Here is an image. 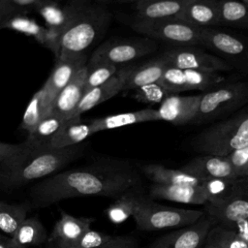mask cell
<instances>
[{
	"label": "cell",
	"mask_w": 248,
	"mask_h": 248,
	"mask_svg": "<svg viewBox=\"0 0 248 248\" xmlns=\"http://www.w3.org/2000/svg\"><path fill=\"white\" fill-rule=\"evenodd\" d=\"M202 248H220V247L218 245H216L215 243H213V242H211V241L206 239V241H205L204 245L202 246Z\"/></svg>",
	"instance_id": "f6af8a7d"
},
{
	"label": "cell",
	"mask_w": 248,
	"mask_h": 248,
	"mask_svg": "<svg viewBox=\"0 0 248 248\" xmlns=\"http://www.w3.org/2000/svg\"><path fill=\"white\" fill-rule=\"evenodd\" d=\"M170 95L166 87L159 81L150 84H146L135 89L134 98L141 103L155 105L161 103Z\"/></svg>",
	"instance_id": "74e56055"
},
{
	"label": "cell",
	"mask_w": 248,
	"mask_h": 248,
	"mask_svg": "<svg viewBox=\"0 0 248 248\" xmlns=\"http://www.w3.org/2000/svg\"><path fill=\"white\" fill-rule=\"evenodd\" d=\"M201 99L202 94L189 96L179 94L169 95L158 108L160 120L174 125L194 123L199 111Z\"/></svg>",
	"instance_id": "5bb4252c"
},
{
	"label": "cell",
	"mask_w": 248,
	"mask_h": 248,
	"mask_svg": "<svg viewBox=\"0 0 248 248\" xmlns=\"http://www.w3.org/2000/svg\"><path fill=\"white\" fill-rule=\"evenodd\" d=\"M85 61L86 58L84 53L58 56L45 84L56 97V95L72 80L77 73L86 65Z\"/></svg>",
	"instance_id": "44dd1931"
},
{
	"label": "cell",
	"mask_w": 248,
	"mask_h": 248,
	"mask_svg": "<svg viewBox=\"0 0 248 248\" xmlns=\"http://www.w3.org/2000/svg\"><path fill=\"white\" fill-rule=\"evenodd\" d=\"M181 170L202 179L237 178V175L226 156L210 154L197 156L183 165Z\"/></svg>",
	"instance_id": "ac0fdd59"
},
{
	"label": "cell",
	"mask_w": 248,
	"mask_h": 248,
	"mask_svg": "<svg viewBox=\"0 0 248 248\" xmlns=\"http://www.w3.org/2000/svg\"><path fill=\"white\" fill-rule=\"evenodd\" d=\"M220 26L248 29V4L241 0H218Z\"/></svg>",
	"instance_id": "4dcf8cb0"
},
{
	"label": "cell",
	"mask_w": 248,
	"mask_h": 248,
	"mask_svg": "<svg viewBox=\"0 0 248 248\" xmlns=\"http://www.w3.org/2000/svg\"><path fill=\"white\" fill-rule=\"evenodd\" d=\"M109 16L106 11L100 8L84 7L63 33L57 57L84 53V50L91 46L106 28Z\"/></svg>",
	"instance_id": "5b68a950"
},
{
	"label": "cell",
	"mask_w": 248,
	"mask_h": 248,
	"mask_svg": "<svg viewBox=\"0 0 248 248\" xmlns=\"http://www.w3.org/2000/svg\"><path fill=\"white\" fill-rule=\"evenodd\" d=\"M8 0H0V7H3L6 3H7Z\"/></svg>",
	"instance_id": "7dc6e473"
},
{
	"label": "cell",
	"mask_w": 248,
	"mask_h": 248,
	"mask_svg": "<svg viewBox=\"0 0 248 248\" xmlns=\"http://www.w3.org/2000/svg\"><path fill=\"white\" fill-rule=\"evenodd\" d=\"M86 74L87 64L83 66L72 80L56 95L51 109L52 111L65 118L76 117L75 112L84 95Z\"/></svg>",
	"instance_id": "ffe728a7"
},
{
	"label": "cell",
	"mask_w": 248,
	"mask_h": 248,
	"mask_svg": "<svg viewBox=\"0 0 248 248\" xmlns=\"http://www.w3.org/2000/svg\"><path fill=\"white\" fill-rule=\"evenodd\" d=\"M158 120H160L158 109L143 108L136 111L117 113V114L108 115L101 118H96L91 120L89 123L92 127L93 133L95 134L100 131L111 130V129L125 127V126H129L137 123L158 121Z\"/></svg>",
	"instance_id": "603a6c76"
},
{
	"label": "cell",
	"mask_w": 248,
	"mask_h": 248,
	"mask_svg": "<svg viewBox=\"0 0 248 248\" xmlns=\"http://www.w3.org/2000/svg\"><path fill=\"white\" fill-rule=\"evenodd\" d=\"M140 186V174L132 163L118 159H101L47 176L30 189L29 199L25 202L31 210L78 197L117 199L126 191Z\"/></svg>",
	"instance_id": "6da1fadb"
},
{
	"label": "cell",
	"mask_w": 248,
	"mask_h": 248,
	"mask_svg": "<svg viewBox=\"0 0 248 248\" xmlns=\"http://www.w3.org/2000/svg\"><path fill=\"white\" fill-rule=\"evenodd\" d=\"M155 48L156 45L146 39L107 42L94 51L90 60L104 61L119 66L142 57Z\"/></svg>",
	"instance_id": "4fadbf2b"
},
{
	"label": "cell",
	"mask_w": 248,
	"mask_h": 248,
	"mask_svg": "<svg viewBox=\"0 0 248 248\" xmlns=\"http://www.w3.org/2000/svg\"><path fill=\"white\" fill-rule=\"evenodd\" d=\"M46 248L51 247L46 246ZM98 248H140V246L136 238L129 235H119L114 236L110 242Z\"/></svg>",
	"instance_id": "b9f144b4"
},
{
	"label": "cell",
	"mask_w": 248,
	"mask_h": 248,
	"mask_svg": "<svg viewBox=\"0 0 248 248\" xmlns=\"http://www.w3.org/2000/svg\"><path fill=\"white\" fill-rule=\"evenodd\" d=\"M132 28L147 37L182 46L202 45V28L175 16L155 19L137 18L132 23Z\"/></svg>",
	"instance_id": "52a82bcc"
},
{
	"label": "cell",
	"mask_w": 248,
	"mask_h": 248,
	"mask_svg": "<svg viewBox=\"0 0 248 248\" xmlns=\"http://www.w3.org/2000/svg\"><path fill=\"white\" fill-rule=\"evenodd\" d=\"M175 17L201 28L220 26L218 0H191Z\"/></svg>",
	"instance_id": "7402d4cb"
},
{
	"label": "cell",
	"mask_w": 248,
	"mask_h": 248,
	"mask_svg": "<svg viewBox=\"0 0 248 248\" xmlns=\"http://www.w3.org/2000/svg\"><path fill=\"white\" fill-rule=\"evenodd\" d=\"M43 0H8L0 7V20L15 15H25L31 10H36Z\"/></svg>",
	"instance_id": "ab89813d"
},
{
	"label": "cell",
	"mask_w": 248,
	"mask_h": 248,
	"mask_svg": "<svg viewBox=\"0 0 248 248\" xmlns=\"http://www.w3.org/2000/svg\"><path fill=\"white\" fill-rule=\"evenodd\" d=\"M205 211L163 205L148 195L140 200L133 217L140 231H158L174 227H186L200 220Z\"/></svg>",
	"instance_id": "277c9868"
},
{
	"label": "cell",
	"mask_w": 248,
	"mask_h": 248,
	"mask_svg": "<svg viewBox=\"0 0 248 248\" xmlns=\"http://www.w3.org/2000/svg\"><path fill=\"white\" fill-rule=\"evenodd\" d=\"M238 178V177H237ZM237 178H209L204 179L202 187L206 193L208 202L218 204L225 202L232 195Z\"/></svg>",
	"instance_id": "d590c367"
},
{
	"label": "cell",
	"mask_w": 248,
	"mask_h": 248,
	"mask_svg": "<svg viewBox=\"0 0 248 248\" xmlns=\"http://www.w3.org/2000/svg\"><path fill=\"white\" fill-rule=\"evenodd\" d=\"M117 1L121 3H129V2H138L140 0H117Z\"/></svg>",
	"instance_id": "bcb514c9"
},
{
	"label": "cell",
	"mask_w": 248,
	"mask_h": 248,
	"mask_svg": "<svg viewBox=\"0 0 248 248\" xmlns=\"http://www.w3.org/2000/svg\"><path fill=\"white\" fill-rule=\"evenodd\" d=\"M206 239L220 248H248V243L234 230L220 225L211 228Z\"/></svg>",
	"instance_id": "8d00e7d4"
},
{
	"label": "cell",
	"mask_w": 248,
	"mask_h": 248,
	"mask_svg": "<svg viewBox=\"0 0 248 248\" xmlns=\"http://www.w3.org/2000/svg\"><path fill=\"white\" fill-rule=\"evenodd\" d=\"M0 248H28V247L19 245L14 242L10 236L2 234L0 236Z\"/></svg>",
	"instance_id": "ee69618b"
},
{
	"label": "cell",
	"mask_w": 248,
	"mask_h": 248,
	"mask_svg": "<svg viewBox=\"0 0 248 248\" xmlns=\"http://www.w3.org/2000/svg\"><path fill=\"white\" fill-rule=\"evenodd\" d=\"M169 67V63L162 55L140 66H134L126 81L124 90H135L140 86L161 81Z\"/></svg>",
	"instance_id": "4316f807"
},
{
	"label": "cell",
	"mask_w": 248,
	"mask_h": 248,
	"mask_svg": "<svg viewBox=\"0 0 248 248\" xmlns=\"http://www.w3.org/2000/svg\"><path fill=\"white\" fill-rule=\"evenodd\" d=\"M148 196L153 199L187 204H206L208 199L202 185H168L152 183Z\"/></svg>",
	"instance_id": "d6986e66"
},
{
	"label": "cell",
	"mask_w": 248,
	"mask_h": 248,
	"mask_svg": "<svg viewBox=\"0 0 248 248\" xmlns=\"http://www.w3.org/2000/svg\"><path fill=\"white\" fill-rule=\"evenodd\" d=\"M202 45L222 55L232 68L248 73V38L216 27H203Z\"/></svg>",
	"instance_id": "ba28073f"
},
{
	"label": "cell",
	"mask_w": 248,
	"mask_h": 248,
	"mask_svg": "<svg viewBox=\"0 0 248 248\" xmlns=\"http://www.w3.org/2000/svg\"><path fill=\"white\" fill-rule=\"evenodd\" d=\"M68 119L70 118H65L51 110L30 133H28L25 142L35 149L48 148L51 140Z\"/></svg>",
	"instance_id": "83f0119b"
},
{
	"label": "cell",
	"mask_w": 248,
	"mask_h": 248,
	"mask_svg": "<svg viewBox=\"0 0 248 248\" xmlns=\"http://www.w3.org/2000/svg\"><path fill=\"white\" fill-rule=\"evenodd\" d=\"M0 27L33 37L39 44H42L43 46L45 45L47 32L46 27L40 25L26 15H15L4 18L0 20Z\"/></svg>",
	"instance_id": "d6a6232c"
},
{
	"label": "cell",
	"mask_w": 248,
	"mask_h": 248,
	"mask_svg": "<svg viewBox=\"0 0 248 248\" xmlns=\"http://www.w3.org/2000/svg\"><path fill=\"white\" fill-rule=\"evenodd\" d=\"M191 0H140L136 2L138 18L155 19L177 16Z\"/></svg>",
	"instance_id": "f1b7e54d"
},
{
	"label": "cell",
	"mask_w": 248,
	"mask_h": 248,
	"mask_svg": "<svg viewBox=\"0 0 248 248\" xmlns=\"http://www.w3.org/2000/svg\"><path fill=\"white\" fill-rule=\"evenodd\" d=\"M101 1H108V0H101Z\"/></svg>",
	"instance_id": "681fc988"
},
{
	"label": "cell",
	"mask_w": 248,
	"mask_h": 248,
	"mask_svg": "<svg viewBox=\"0 0 248 248\" xmlns=\"http://www.w3.org/2000/svg\"><path fill=\"white\" fill-rule=\"evenodd\" d=\"M94 221L92 217H77L60 210V218L48 235L47 245L53 248H63L76 242L91 230L90 227Z\"/></svg>",
	"instance_id": "9a60e30c"
},
{
	"label": "cell",
	"mask_w": 248,
	"mask_h": 248,
	"mask_svg": "<svg viewBox=\"0 0 248 248\" xmlns=\"http://www.w3.org/2000/svg\"><path fill=\"white\" fill-rule=\"evenodd\" d=\"M226 157L237 177L248 176V146L234 150Z\"/></svg>",
	"instance_id": "60d3db41"
},
{
	"label": "cell",
	"mask_w": 248,
	"mask_h": 248,
	"mask_svg": "<svg viewBox=\"0 0 248 248\" xmlns=\"http://www.w3.org/2000/svg\"><path fill=\"white\" fill-rule=\"evenodd\" d=\"M93 133L90 123H82L80 116L67 120L63 127L51 140L48 148L61 149L80 144Z\"/></svg>",
	"instance_id": "484cf974"
},
{
	"label": "cell",
	"mask_w": 248,
	"mask_h": 248,
	"mask_svg": "<svg viewBox=\"0 0 248 248\" xmlns=\"http://www.w3.org/2000/svg\"><path fill=\"white\" fill-rule=\"evenodd\" d=\"M119 70V67L104 61H92L87 64L84 93L110 79Z\"/></svg>",
	"instance_id": "e575fe53"
},
{
	"label": "cell",
	"mask_w": 248,
	"mask_h": 248,
	"mask_svg": "<svg viewBox=\"0 0 248 248\" xmlns=\"http://www.w3.org/2000/svg\"><path fill=\"white\" fill-rule=\"evenodd\" d=\"M133 68L134 66L119 68L118 72L110 79L84 93L77 108L75 116H80L83 112H86L124 90L126 81Z\"/></svg>",
	"instance_id": "2e32d148"
},
{
	"label": "cell",
	"mask_w": 248,
	"mask_h": 248,
	"mask_svg": "<svg viewBox=\"0 0 248 248\" xmlns=\"http://www.w3.org/2000/svg\"><path fill=\"white\" fill-rule=\"evenodd\" d=\"M114 236L109 234H106L102 232L89 230L86 233H84L78 240L76 242L67 245L63 248H98L104 246L110 242ZM49 246V245H47ZM51 247V246H49ZM53 248V247H51Z\"/></svg>",
	"instance_id": "f35d334b"
},
{
	"label": "cell",
	"mask_w": 248,
	"mask_h": 248,
	"mask_svg": "<svg viewBox=\"0 0 248 248\" xmlns=\"http://www.w3.org/2000/svg\"><path fill=\"white\" fill-rule=\"evenodd\" d=\"M81 144L61 149H35L25 141L0 143V187L4 191L17 189L32 180L55 174L79 158Z\"/></svg>",
	"instance_id": "7a4b0ae2"
},
{
	"label": "cell",
	"mask_w": 248,
	"mask_h": 248,
	"mask_svg": "<svg viewBox=\"0 0 248 248\" xmlns=\"http://www.w3.org/2000/svg\"><path fill=\"white\" fill-rule=\"evenodd\" d=\"M144 195L145 194L141 186L126 191L115 199L114 202L108 205V207L106 208L105 213L108 219L116 225L125 222L129 217L134 215L140 200Z\"/></svg>",
	"instance_id": "f546056e"
},
{
	"label": "cell",
	"mask_w": 248,
	"mask_h": 248,
	"mask_svg": "<svg viewBox=\"0 0 248 248\" xmlns=\"http://www.w3.org/2000/svg\"><path fill=\"white\" fill-rule=\"evenodd\" d=\"M83 9L84 7L79 2L60 7L53 0H43L35 11L44 18L46 27L59 34L62 38L65 30L71 25Z\"/></svg>",
	"instance_id": "e0dca14e"
},
{
	"label": "cell",
	"mask_w": 248,
	"mask_h": 248,
	"mask_svg": "<svg viewBox=\"0 0 248 248\" xmlns=\"http://www.w3.org/2000/svg\"><path fill=\"white\" fill-rule=\"evenodd\" d=\"M213 224L214 220L204 214L196 223L156 238L148 248H202Z\"/></svg>",
	"instance_id": "7c38bea8"
},
{
	"label": "cell",
	"mask_w": 248,
	"mask_h": 248,
	"mask_svg": "<svg viewBox=\"0 0 248 248\" xmlns=\"http://www.w3.org/2000/svg\"><path fill=\"white\" fill-rule=\"evenodd\" d=\"M248 104V81L224 82L202 94L194 123H203L234 113Z\"/></svg>",
	"instance_id": "8992f818"
},
{
	"label": "cell",
	"mask_w": 248,
	"mask_h": 248,
	"mask_svg": "<svg viewBox=\"0 0 248 248\" xmlns=\"http://www.w3.org/2000/svg\"><path fill=\"white\" fill-rule=\"evenodd\" d=\"M226 77L220 72L179 69L170 66L160 82L170 94H178L190 90L208 91L224 83Z\"/></svg>",
	"instance_id": "9c48e42d"
},
{
	"label": "cell",
	"mask_w": 248,
	"mask_h": 248,
	"mask_svg": "<svg viewBox=\"0 0 248 248\" xmlns=\"http://www.w3.org/2000/svg\"><path fill=\"white\" fill-rule=\"evenodd\" d=\"M170 66L206 72H226L232 67L223 58L194 46L170 48L161 54Z\"/></svg>",
	"instance_id": "8fae6325"
},
{
	"label": "cell",
	"mask_w": 248,
	"mask_h": 248,
	"mask_svg": "<svg viewBox=\"0 0 248 248\" xmlns=\"http://www.w3.org/2000/svg\"><path fill=\"white\" fill-rule=\"evenodd\" d=\"M11 238L19 245L29 247L47 242L48 235L44 225L37 217H29Z\"/></svg>",
	"instance_id": "836d02e7"
},
{
	"label": "cell",
	"mask_w": 248,
	"mask_h": 248,
	"mask_svg": "<svg viewBox=\"0 0 248 248\" xmlns=\"http://www.w3.org/2000/svg\"><path fill=\"white\" fill-rule=\"evenodd\" d=\"M241 1H243V2H245V3L248 4V0H241Z\"/></svg>",
	"instance_id": "c3c4849f"
},
{
	"label": "cell",
	"mask_w": 248,
	"mask_h": 248,
	"mask_svg": "<svg viewBox=\"0 0 248 248\" xmlns=\"http://www.w3.org/2000/svg\"><path fill=\"white\" fill-rule=\"evenodd\" d=\"M142 173L152 183L168 185H202L203 180L181 169H169L160 164H146L141 167Z\"/></svg>",
	"instance_id": "cb8c5ba5"
},
{
	"label": "cell",
	"mask_w": 248,
	"mask_h": 248,
	"mask_svg": "<svg viewBox=\"0 0 248 248\" xmlns=\"http://www.w3.org/2000/svg\"><path fill=\"white\" fill-rule=\"evenodd\" d=\"M229 229L234 230L248 243V217L238 220Z\"/></svg>",
	"instance_id": "7bdbcfd3"
},
{
	"label": "cell",
	"mask_w": 248,
	"mask_h": 248,
	"mask_svg": "<svg viewBox=\"0 0 248 248\" xmlns=\"http://www.w3.org/2000/svg\"><path fill=\"white\" fill-rule=\"evenodd\" d=\"M204 211L215 223L226 228L248 217V176L238 177L229 199L218 204L206 203Z\"/></svg>",
	"instance_id": "30bf717a"
},
{
	"label": "cell",
	"mask_w": 248,
	"mask_h": 248,
	"mask_svg": "<svg viewBox=\"0 0 248 248\" xmlns=\"http://www.w3.org/2000/svg\"><path fill=\"white\" fill-rule=\"evenodd\" d=\"M30 210L26 202L12 204L5 201L0 202V229L7 236H14L19 227L27 219Z\"/></svg>",
	"instance_id": "1f68e13d"
},
{
	"label": "cell",
	"mask_w": 248,
	"mask_h": 248,
	"mask_svg": "<svg viewBox=\"0 0 248 248\" xmlns=\"http://www.w3.org/2000/svg\"><path fill=\"white\" fill-rule=\"evenodd\" d=\"M55 96L44 83L33 95L23 113L21 128L30 133L52 109Z\"/></svg>",
	"instance_id": "d4e9b609"
},
{
	"label": "cell",
	"mask_w": 248,
	"mask_h": 248,
	"mask_svg": "<svg viewBox=\"0 0 248 248\" xmlns=\"http://www.w3.org/2000/svg\"><path fill=\"white\" fill-rule=\"evenodd\" d=\"M193 146L202 154L218 156H227L248 146V104L200 133L194 139Z\"/></svg>",
	"instance_id": "3957f363"
}]
</instances>
